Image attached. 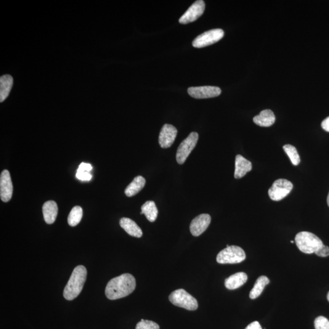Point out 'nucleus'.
<instances>
[{"label": "nucleus", "mask_w": 329, "mask_h": 329, "mask_svg": "<svg viewBox=\"0 0 329 329\" xmlns=\"http://www.w3.org/2000/svg\"><path fill=\"white\" fill-rule=\"evenodd\" d=\"M136 286L135 278L131 274L125 273L114 277L106 285L105 294L110 300L124 298L131 294Z\"/></svg>", "instance_id": "nucleus-1"}, {"label": "nucleus", "mask_w": 329, "mask_h": 329, "mask_svg": "<svg viewBox=\"0 0 329 329\" xmlns=\"http://www.w3.org/2000/svg\"><path fill=\"white\" fill-rule=\"evenodd\" d=\"M87 270L82 265H79L73 271L63 290V297L68 301H72L81 293L87 277Z\"/></svg>", "instance_id": "nucleus-2"}, {"label": "nucleus", "mask_w": 329, "mask_h": 329, "mask_svg": "<svg viewBox=\"0 0 329 329\" xmlns=\"http://www.w3.org/2000/svg\"><path fill=\"white\" fill-rule=\"evenodd\" d=\"M294 241L300 251L308 254L315 253L324 245L317 235L306 231L297 233Z\"/></svg>", "instance_id": "nucleus-3"}, {"label": "nucleus", "mask_w": 329, "mask_h": 329, "mask_svg": "<svg viewBox=\"0 0 329 329\" xmlns=\"http://www.w3.org/2000/svg\"><path fill=\"white\" fill-rule=\"evenodd\" d=\"M246 254L242 248L237 246L226 247L217 255V261L220 264H239L245 261Z\"/></svg>", "instance_id": "nucleus-4"}, {"label": "nucleus", "mask_w": 329, "mask_h": 329, "mask_svg": "<svg viewBox=\"0 0 329 329\" xmlns=\"http://www.w3.org/2000/svg\"><path fill=\"white\" fill-rule=\"evenodd\" d=\"M169 300L174 306L184 308L190 311L196 310L198 307L197 300L184 289H178L172 291L169 296Z\"/></svg>", "instance_id": "nucleus-5"}, {"label": "nucleus", "mask_w": 329, "mask_h": 329, "mask_svg": "<svg viewBox=\"0 0 329 329\" xmlns=\"http://www.w3.org/2000/svg\"><path fill=\"white\" fill-rule=\"evenodd\" d=\"M199 135L197 132H192L186 139L183 140L177 148L176 153L177 163L180 164H184L186 161L191 152L194 149L197 144Z\"/></svg>", "instance_id": "nucleus-6"}, {"label": "nucleus", "mask_w": 329, "mask_h": 329, "mask_svg": "<svg viewBox=\"0 0 329 329\" xmlns=\"http://www.w3.org/2000/svg\"><path fill=\"white\" fill-rule=\"evenodd\" d=\"M224 35V32L221 29H214L204 32V33L196 37L192 42V45L198 49L208 47L219 41L223 38Z\"/></svg>", "instance_id": "nucleus-7"}, {"label": "nucleus", "mask_w": 329, "mask_h": 329, "mask_svg": "<svg viewBox=\"0 0 329 329\" xmlns=\"http://www.w3.org/2000/svg\"><path fill=\"white\" fill-rule=\"evenodd\" d=\"M293 188V184L289 180L285 179H277L273 183L269 190L270 198L274 201L282 200L289 195Z\"/></svg>", "instance_id": "nucleus-8"}, {"label": "nucleus", "mask_w": 329, "mask_h": 329, "mask_svg": "<svg viewBox=\"0 0 329 329\" xmlns=\"http://www.w3.org/2000/svg\"><path fill=\"white\" fill-rule=\"evenodd\" d=\"M206 4L203 0H198L180 18L179 22L183 25L194 22L204 14Z\"/></svg>", "instance_id": "nucleus-9"}, {"label": "nucleus", "mask_w": 329, "mask_h": 329, "mask_svg": "<svg viewBox=\"0 0 329 329\" xmlns=\"http://www.w3.org/2000/svg\"><path fill=\"white\" fill-rule=\"evenodd\" d=\"M187 92L191 97L196 99L215 98L221 94V89L216 86L192 87L188 89Z\"/></svg>", "instance_id": "nucleus-10"}, {"label": "nucleus", "mask_w": 329, "mask_h": 329, "mask_svg": "<svg viewBox=\"0 0 329 329\" xmlns=\"http://www.w3.org/2000/svg\"><path fill=\"white\" fill-rule=\"evenodd\" d=\"M177 130L171 124H165L162 127L159 137L161 147L166 149L171 147L177 136Z\"/></svg>", "instance_id": "nucleus-11"}, {"label": "nucleus", "mask_w": 329, "mask_h": 329, "mask_svg": "<svg viewBox=\"0 0 329 329\" xmlns=\"http://www.w3.org/2000/svg\"><path fill=\"white\" fill-rule=\"evenodd\" d=\"M13 185L9 171H2L0 176V197L4 203H7L12 198Z\"/></svg>", "instance_id": "nucleus-12"}, {"label": "nucleus", "mask_w": 329, "mask_h": 329, "mask_svg": "<svg viewBox=\"0 0 329 329\" xmlns=\"http://www.w3.org/2000/svg\"><path fill=\"white\" fill-rule=\"evenodd\" d=\"M211 222V217L209 214H203L196 217L190 225L191 233L195 237H198L206 231Z\"/></svg>", "instance_id": "nucleus-13"}, {"label": "nucleus", "mask_w": 329, "mask_h": 329, "mask_svg": "<svg viewBox=\"0 0 329 329\" xmlns=\"http://www.w3.org/2000/svg\"><path fill=\"white\" fill-rule=\"evenodd\" d=\"M253 166L250 161L240 155L235 158V168L234 177L235 179H240L245 176L248 172L251 171Z\"/></svg>", "instance_id": "nucleus-14"}, {"label": "nucleus", "mask_w": 329, "mask_h": 329, "mask_svg": "<svg viewBox=\"0 0 329 329\" xmlns=\"http://www.w3.org/2000/svg\"><path fill=\"white\" fill-rule=\"evenodd\" d=\"M248 280V275L246 273L239 272L230 275V277L225 278L224 285L225 287L229 290H235L240 288V286L245 284Z\"/></svg>", "instance_id": "nucleus-15"}, {"label": "nucleus", "mask_w": 329, "mask_h": 329, "mask_svg": "<svg viewBox=\"0 0 329 329\" xmlns=\"http://www.w3.org/2000/svg\"><path fill=\"white\" fill-rule=\"evenodd\" d=\"M120 226L132 237L140 238L142 237L143 232L139 225L133 220L128 218H122L120 221Z\"/></svg>", "instance_id": "nucleus-16"}, {"label": "nucleus", "mask_w": 329, "mask_h": 329, "mask_svg": "<svg viewBox=\"0 0 329 329\" xmlns=\"http://www.w3.org/2000/svg\"><path fill=\"white\" fill-rule=\"evenodd\" d=\"M42 211H43L45 221L49 224L54 223L57 216V204L53 201H47L44 204Z\"/></svg>", "instance_id": "nucleus-17"}, {"label": "nucleus", "mask_w": 329, "mask_h": 329, "mask_svg": "<svg viewBox=\"0 0 329 329\" xmlns=\"http://www.w3.org/2000/svg\"><path fill=\"white\" fill-rule=\"evenodd\" d=\"M275 116L274 112L270 110H262L259 115L254 116L253 121L257 125L262 127H270L274 124Z\"/></svg>", "instance_id": "nucleus-18"}, {"label": "nucleus", "mask_w": 329, "mask_h": 329, "mask_svg": "<svg viewBox=\"0 0 329 329\" xmlns=\"http://www.w3.org/2000/svg\"><path fill=\"white\" fill-rule=\"evenodd\" d=\"M14 79L9 75H5L0 78V102H3L9 96L13 86Z\"/></svg>", "instance_id": "nucleus-19"}, {"label": "nucleus", "mask_w": 329, "mask_h": 329, "mask_svg": "<svg viewBox=\"0 0 329 329\" xmlns=\"http://www.w3.org/2000/svg\"><path fill=\"white\" fill-rule=\"evenodd\" d=\"M146 184V180L142 176L135 177L131 184L126 188L124 193L128 197H132L136 195L138 193L141 191Z\"/></svg>", "instance_id": "nucleus-20"}, {"label": "nucleus", "mask_w": 329, "mask_h": 329, "mask_svg": "<svg viewBox=\"0 0 329 329\" xmlns=\"http://www.w3.org/2000/svg\"><path fill=\"white\" fill-rule=\"evenodd\" d=\"M140 214H144L148 221L153 222L156 221L158 216V209L153 201H147L142 206Z\"/></svg>", "instance_id": "nucleus-21"}, {"label": "nucleus", "mask_w": 329, "mask_h": 329, "mask_svg": "<svg viewBox=\"0 0 329 329\" xmlns=\"http://www.w3.org/2000/svg\"><path fill=\"white\" fill-rule=\"evenodd\" d=\"M269 278L267 276L262 275V276L259 277L257 278L253 288L252 289L250 294H249V298L251 299L258 298L264 291L265 286L269 285Z\"/></svg>", "instance_id": "nucleus-22"}, {"label": "nucleus", "mask_w": 329, "mask_h": 329, "mask_svg": "<svg viewBox=\"0 0 329 329\" xmlns=\"http://www.w3.org/2000/svg\"><path fill=\"white\" fill-rule=\"evenodd\" d=\"M83 211L80 206H75L71 210L68 217V223L70 226H76L81 221Z\"/></svg>", "instance_id": "nucleus-23"}, {"label": "nucleus", "mask_w": 329, "mask_h": 329, "mask_svg": "<svg viewBox=\"0 0 329 329\" xmlns=\"http://www.w3.org/2000/svg\"><path fill=\"white\" fill-rule=\"evenodd\" d=\"M283 148L286 155L290 158L292 164L295 166L298 165L300 162H301V158H300L296 148L294 146L289 144L283 146Z\"/></svg>", "instance_id": "nucleus-24"}, {"label": "nucleus", "mask_w": 329, "mask_h": 329, "mask_svg": "<svg viewBox=\"0 0 329 329\" xmlns=\"http://www.w3.org/2000/svg\"><path fill=\"white\" fill-rule=\"evenodd\" d=\"M135 329H160L157 323L152 321L142 319L138 323Z\"/></svg>", "instance_id": "nucleus-25"}, {"label": "nucleus", "mask_w": 329, "mask_h": 329, "mask_svg": "<svg viewBox=\"0 0 329 329\" xmlns=\"http://www.w3.org/2000/svg\"><path fill=\"white\" fill-rule=\"evenodd\" d=\"M315 329H329V321L323 316L316 318L315 320Z\"/></svg>", "instance_id": "nucleus-26"}, {"label": "nucleus", "mask_w": 329, "mask_h": 329, "mask_svg": "<svg viewBox=\"0 0 329 329\" xmlns=\"http://www.w3.org/2000/svg\"><path fill=\"white\" fill-rule=\"evenodd\" d=\"M76 176L77 178L82 180V181H89V180H91L92 177L90 172L81 171L78 169L77 170Z\"/></svg>", "instance_id": "nucleus-27"}, {"label": "nucleus", "mask_w": 329, "mask_h": 329, "mask_svg": "<svg viewBox=\"0 0 329 329\" xmlns=\"http://www.w3.org/2000/svg\"><path fill=\"white\" fill-rule=\"evenodd\" d=\"M317 256L322 257H326L329 256V248L327 246L323 245L315 253Z\"/></svg>", "instance_id": "nucleus-28"}, {"label": "nucleus", "mask_w": 329, "mask_h": 329, "mask_svg": "<svg viewBox=\"0 0 329 329\" xmlns=\"http://www.w3.org/2000/svg\"><path fill=\"white\" fill-rule=\"evenodd\" d=\"M78 169H80L81 171L90 172L92 171V166L89 164L82 163L79 166Z\"/></svg>", "instance_id": "nucleus-29"}, {"label": "nucleus", "mask_w": 329, "mask_h": 329, "mask_svg": "<svg viewBox=\"0 0 329 329\" xmlns=\"http://www.w3.org/2000/svg\"><path fill=\"white\" fill-rule=\"evenodd\" d=\"M245 329H262V328L258 322H254L247 326Z\"/></svg>", "instance_id": "nucleus-30"}, {"label": "nucleus", "mask_w": 329, "mask_h": 329, "mask_svg": "<svg viewBox=\"0 0 329 329\" xmlns=\"http://www.w3.org/2000/svg\"><path fill=\"white\" fill-rule=\"evenodd\" d=\"M322 127L325 131L329 132V116L323 120L322 123Z\"/></svg>", "instance_id": "nucleus-31"}, {"label": "nucleus", "mask_w": 329, "mask_h": 329, "mask_svg": "<svg viewBox=\"0 0 329 329\" xmlns=\"http://www.w3.org/2000/svg\"><path fill=\"white\" fill-rule=\"evenodd\" d=\"M327 203H328V206L329 207V194H328V196Z\"/></svg>", "instance_id": "nucleus-32"}, {"label": "nucleus", "mask_w": 329, "mask_h": 329, "mask_svg": "<svg viewBox=\"0 0 329 329\" xmlns=\"http://www.w3.org/2000/svg\"><path fill=\"white\" fill-rule=\"evenodd\" d=\"M327 298H328V301L329 302V292L328 294Z\"/></svg>", "instance_id": "nucleus-33"}, {"label": "nucleus", "mask_w": 329, "mask_h": 329, "mask_svg": "<svg viewBox=\"0 0 329 329\" xmlns=\"http://www.w3.org/2000/svg\"><path fill=\"white\" fill-rule=\"evenodd\" d=\"M291 243H294V241H291Z\"/></svg>", "instance_id": "nucleus-34"}]
</instances>
